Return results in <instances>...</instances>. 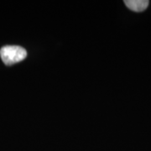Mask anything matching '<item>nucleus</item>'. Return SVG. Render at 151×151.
<instances>
[{"label":"nucleus","mask_w":151,"mask_h":151,"mask_svg":"<svg viewBox=\"0 0 151 151\" xmlns=\"http://www.w3.org/2000/svg\"><path fill=\"white\" fill-rule=\"evenodd\" d=\"M125 5L134 12H143L148 8L150 2L148 0H125Z\"/></svg>","instance_id":"2"},{"label":"nucleus","mask_w":151,"mask_h":151,"mask_svg":"<svg viewBox=\"0 0 151 151\" xmlns=\"http://www.w3.org/2000/svg\"><path fill=\"white\" fill-rule=\"evenodd\" d=\"M27 56L25 49L19 45H5L0 50V57L4 63L11 65L20 62Z\"/></svg>","instance_id":"1"}]
</instances>
